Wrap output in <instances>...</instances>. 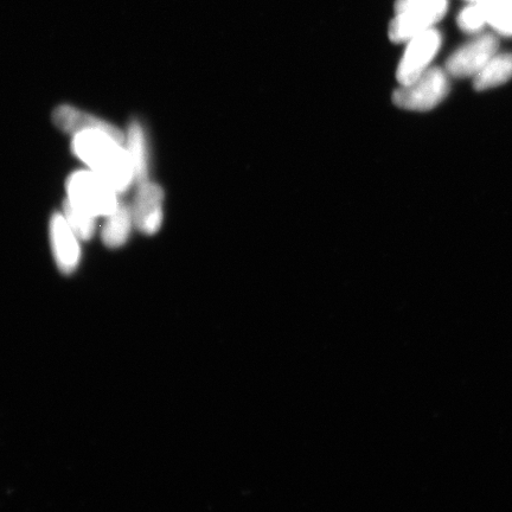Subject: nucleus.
<instances>
[{
    "label": "nucleus",
    "mask_w": 512,
    "mask_h": 512,
    "mask_svg": "<svg viewBox=\"0 0 512 512\" xmlns=\"http://www.w3.org/2000/svg\"><path fill=\"white\" fill-rule=\"evenodd\" d=\"M485 23L491 25L499 34L512 36V6L508 0H476Z\"/></svg>",
    "instance_id": "13"
},
{
    "label": "nucleus",
    "mask_w": 512,
    "mask_h": 512,
    "mask_svg": "<svg viewBox=\"0 0 512 512\" xmlns=\"http://www.w3.org/2000/svg\"><path fill=\"white\" fill-rule=\"evenodd\" d=\"M53 121L61 131L73 136L82 132L96 131L107 134L115 142L123 145L125 143L126 136L118 127L69 105L57 107L53 113Z\"/></svg>",
    "instance_id": "8"
},
{
    "label": "nucleus",
    "mask_w": 512,
    "mask_h": 512,
    "mask_svg": "<svg viewBox=\"0 0 512 512\" xmlns=\"http://www.w3.org/2000/svg\"><path fill=\"white\" fill-rule=\"evenodd\" d=\"M508 3L512 6V0H508Z\"/></svg>",
    "instance_id": "17"
},
{
    "label": "nucleus",
    "mask_w": 512,
    "mask_h": 512,
    "mask_svg": "<svg viewBox=\"0 0 512 512\" xmlns=\"http://www.w3.org/2000/svg\"><path fill=\"white\" fill-rule=\"evenodd\" d=\"M448 0H412L398 12L389 25V37L395 43L408 42L430 30L446 15Z\"/></svg>",
    "instance_id": "4"
},
{
    "label": "nucleus",
    "mask_w": 512,
    "mask_h": 512,
    "mask_svg": "<svg viewBox=\"0 0 512 512\" xmlns=\"http://www.w3.org/2000/svg\"><path fill=\"white\" fill-rule=\"evenodd\" d=\"M125 144L131 160L133 182L139 185L149 181V150L144 128L139 121L133 120L128 126Z\"/></svg>",
    "instance_id": "10"
},
{
    "label": "nucleus",
    "mask_w": 512,
    "mask_h": 512,
    "mask_svg": "<svg viewBox=\"0 0 512 512\" xmlns=\"http://www.w3.org/2000/svg\"><path fill=\"white\" fill-rule=\"evenodd\" d=\"M50 240L57 267L63 274L73 273L81 258L79 238L60 213L51 217Z\"/></svg>",
    "instance_id": "9"
},
{
    "label": "nucleus",
    "mask_w": 512,
    "mask_h": 512,
    "mask_svg": "<svg viewBox=\"0 0 512 512\" xmlns=\"http://www.w3.org/2000/svg\"><path fill=\"white\" fill-rule=\"evenodd\" d=\"M164 190L150 181L138 185L132 208L133 222L140 232L153 235L162 227Z\"/></svg>",
    "instance_id": "7"
},
{
    "label": "nucleus",
    "mask_w": 512,
    "mask_h": 512,
    "mask_svg": "<svg viewBox=\"0 0 512 512\" xmlns=\"http://www.w3.org/2000/svg\"><path fill=\"white\" fill-rule=\"evenodd\" d=\"M74 155L121 194L131 187L133 171L127 150L107 134L96 131L75 134Z\"/></svg>",
    "instance_id": "1"
},
{
    "label": "nucleus",
    "mask_w": 512,
    "mask_h": 512,
    "mask_svg": "<svg viewBox=\"0 0 512 512\" xmlns=\"http://www.w3.org/2000/svg\"><path fill=\"white\" fill-rule=\"evenodd\" d=\"M62 215L79 239H92L96 227L94 216L89 215L86 211L76 207L75 204L68 200V198L63 202Z\"/></svg>",
    "instance_id": "14"
},
{
    "label": "nucleus",
    "mask_w": 512,
    "mask_h": 512,
    "mask_svg": "<svg viewBox=\"0 0 512 512\" xmlns=\"http://www.w3.org/2000/svg\"><path fill=\"white\" fill-rule=\"evenodd\" d=\"M411 2H412V0H396V2H395V12H398L401 9L405 8V6L408 5Z\"/></svg>",
    "instance_id": "16"
},
{
    "label": "nucleus",
    "mask_w": 512,
    "mask_h": 512,
    "mask_svg": "<svg viewBox=\"0 0 512 512\" xmlns=\"http://www.w3.org/2000/svg\"><path fill=\"white\" fill-rule=\"evenodd\" d=\"M498 40L494 35H483L452 54L446 62V72L454 78L476 76L498 50Z\"/></svg>",
    "instance_id": "6"
},
{
    "label": "nucleus",
    "mask_w": 512,
    "mask_h": 512,
    "mask_svg": "<svg viewBox=\"0 0 512 512\" xmlns=\"http://www.w3.org/2000/svg\"><path fill=\"white\" fill-rule=\"evenodd\" d=\"M450 93V81L446 70L434 67L393 94L394 104L403 110L431 111L443 102Z\"/></svg>",
    "instance_id": "3"
},
{
    "label": "nucleus",
    "mask_w": 512,
    "mask_h": 512,
    "mask_svg": "<svg viewBox=\"0 0 512 512\" xmlns=\"http://www.w3.org/2000/svg\"><path fill=\"white\" fill-rule=\"evenodd\" d=\"M68 200L94 217L108 216L119 203V192L93 171L74 172L67 181Z\"/></svg>",
    "instance_id": "2"
},
{
    "label": "nucleus",
    "mask_w": 512,
    "mask_h": 512,
    "mask_svg": "<svg viewBox=\"0 0 512 512\" xmlns=\"http://www.w3.org/2000/svg\"><path fill=\"white\" fill-rule=\"evenodd\" d=\"M512 78V54L495 55L475 76V89L478 92L504 85Z\"/></svg>",
    "instance_id": "12"
},
{
    "label": "nucleus",
    "mask_w": 512,
    "mask_h": 512,
    "mask_svg": "<svg viewBox=\"0 0 512 512\" xmlns=\"http://www.w3.org/2000/svg\"><path fill=\"white\" fill-rule=\"evenodd\" d=\"M471 2L475 3V2H476V0H471Z\"/></svg>",
    "instance_id": "18"
},
{
    "label": "nucleus",
    "mask_w": 512,
    "mask_h": 512,
    "mask_svg": "<svg viewBox=\"0 0 512 512\" xmlns=\"http://www.w3.org/2000/svg\"><path fill=\"white\" fill-rule=\"evenodd\" d=\"M458 24L460 29L464 30L465 32L475 34V32L482 30L486 23L478 6L473 4L467 6V8L460 12L458 17Z\"/></svg>",
    "instance_id": "15"
},
{
    "label": "nucleus",
    "mask_w": 512,
    "mask_h": 512,
    "mask_svg": "<svg viewBox=\"0 0 512 512\" xmlns=\"http://www.w3.org/2000/svg\"><path fill=\"white\" fill-rule=\"evenodd\" d=\"M133 224L132 208L127 203L119 201L117 208L107 216L102 228V241L110 248L123 246L130 236Z\"/></svg>",
    "instance_id": "11"
},
{
    "label": "nucleus",
    "mask_w": 512,
    "mask_h": 512,
    "mask_svg": "<svg viewBox=\"0 0 512 512\" xmlns=\"http://www.w3.org/2000/svg\"><path fill=\"white\" fill-rule=\"evenodd\" d=\"M441 41L443 38L440 32L434 28L408 41L396 74L401 86L409 85L430 69V64L441 47Z\"/></svg>",
    "instance_id": "5"
}]
</instances>
